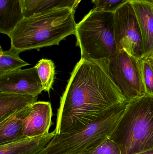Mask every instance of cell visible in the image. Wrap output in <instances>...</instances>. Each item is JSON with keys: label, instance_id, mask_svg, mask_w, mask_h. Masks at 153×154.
Here are the masks:
<instances>
[{"label": "cell", "instance_id": "6da1fadb", "mask_svg": "<svg viewBox=\"0 0 153 154\" xmlns=\"http://www.w3.org/2000/svg\"><path fill=\"white\" fill-rule=\"evenodd\" d=\"M126 101L109 75L107 59L95 61L81 58L71 73L60 99L56 134L83 128Z\"/></svg>", "mask_w": 153, "mask_h": 154}, {"label": "cell", "instance_id": "ac0fdd59", "mask_svg": "<svg viewBox=\"0 0 153 154\" xmlns=\"http://www.w3.org/2000/svg\"><path fill=\"white\" fill-rule=\"evenodd\" d=\"M146 95L153 96V67L149 57L140 59Z\"/></svg>", "mask_w": 153, "mask_h": 154}, {"label": "cell", "instance_id": "8992f818", "mask_svg": "<svg viewBox=\"0 0 153 154\" xmlns=\"http://www.w3.org/2000/svg\"><path fill=\"white\" fill-rule=\"evenodd\" d=\"M109 75L127 101L146 95L140 59L124 50L107 59Z\"/></svg>", "mask_w": 153, "mask_h": 154}, {"label": "cell", "instance_id": "9c48e42d", "mask_svg": "<svg viewBox=\"0 0 153 154\" xmlns=\"http://www.w3.org/2000/svg\"><path fill=\"white\" fill-rule=\"evenodd\" d=\"M53 116L51 103L37 101L31 105L29 114L24 119L23 134L25 137H35L49 133Z\"/></svg>", "mask_w": 153, "mask_h": 154}, {"label": "cell", "instance_id": "ffe728a7", "mask_svg": "<svg viewBox=\"0 0 153 154\" xmlns=\"http://www.w3.org/2000/svg\"><path fill=\"white\" fill-rule=\"evenodd\" d=\"M131 0H91L94 8L114 13L118 9Z\"/></svg>", "mask_w": 153, "mask_h": 154}, {"label": "cell", "instance_id": "7c38bea8", "mask_svg": "<svg viewBox=\"0 0 153 154\" xmlns=\"http://www.w3.org/2000/svg\"><path fill=\"white\" fill-rule=\"evenodd\" d=\"M31 105L19 110L0 122V145L27 137L23 134V121L29 114Z\"/></svg>", "mask_w": 153, "mask_h": 154}, {"label": "cell", "instance_id": "8fae6325", "mask_svg": "<svg viewBox=\"0 0 153 154\" xmlns=\"http://www.w3.org/2000/svg\"><path fill=\"white\" fill-rule=\"evenodd\" d=\"M55 135L54 130L44 135L25 137L0 145V154H37L47 146Z\"/></svg>", "mask_w": 153, "mask_h": 154}, {"label": "cell", "instance_id": "3957f363", "mask_svg": "<svg viewBox=\"0 0 153 154\" xmlns=\"http://www.w3.org/2000/svg\"><path fill=\"white\" fill-rule=\"evenodd\" d=\"M110 138L120 154H140L153 150V96L129 101Z\"/></svg>", "mask_w": 153, "mask_h": 154}, {"label": "cell", "instance_id": "52a82bcc", "mask_svg": "<svg viewBox=\"0 0 153 154\" xmlns=\"http://www.w3.org/2000/svg\"><path fill=\"white\" fill-rule=\"evenodd\" d=\"M114 14V34L117 51L124 50L140 59L143 57V41L136 15L129 2Z\"/></svg>", "mask_w": 153, "mask_h": 154}, {"label": "cell", "instance_id": "5b68a950", "mask_svg": "<svg viewBox=\"0 0 153 154\" xmlns=\"http://www.w3.org/2000/svg\"><path fill=\"white\" fill-rule=\"evenodd\" d=\"M75 35L81 58L103 60L117 51L112 13L93 8L77 23Z\"/></svg>", "mask_w": 153, "mask_h": 154}, {"label": "cell", "instance_id": "d6986e66", "mask_svg": "<svg viewBox=\"0 0 153 154\" xmlns=\"http://www.w3.org/2000/svg\"><path fill=\"white\" fill-rule=\"evenodd\" d=\"M83 154H120L117 145L108 137L93 149Z\"/></svg>", "mask_w": 153, "mask_h": 154}, {"label": "cell", "instance_id": "2e32d148", "mask_svg": "<svg viewBox=\"0 0 153 154\" xmlns=\"http://www.w3.org/2000/svg\"><path fill=\"white\" fill-rule=\"evenodd\" d=\"M41 81L43 91L49 93L54 80V64L51 60L42 59L35 66Z\"/></svg>", "mask_w": 153, "mask_h": 154}, {"label": "cell", "instance_id": "7402d4cb", "mask_svg": "<svg viewBox=\"0 0 153 154\" xmlns=\"http://www.w3.org/2000/svg\"><path fill=\"white\" fill-rule=\"evenodd\" d=\"M149 58H150V60H151V63H152V65L153 67V53L151 55V56H150V57H149Z\"/></svg>", "mask_w": 153, "mask_h": 154}, {"label": "cell", "instance_id": "ba28073f", "mask_svg": "<svg viewBox=\"0 0 153 154\" xmlns=\"http://www.w3.org/2000/svg\"><path fill=\"white\" fill-rule=\"evenodd\" d=\"M35 66L19 69L0 75V92L38 96L43 91Z\"/></svg>", "mask_w": 153, "mask_h": 154}, {"label": "cell", "instance_id": "7a4b0ae2", "mask_svg": "<svg viewBox=\"0 0 153 154\" xmlns=\"http://www.w3.org/2000/svg\"><path fill=\"white\" fill-rule=\"evenodd\" d=\"M75 12L58 8L24 17L9 35L11 47L21 53L59 45L66 37L75 34Z\"/></svg>", "mask_w": 153, "mask_h": 154}, {"label": "cell", "instance_id": "30bf717a", "mask_svg": "<svg viewBox=\"0 0 153 154\" xmlns=\"http://www.w3.org/2000/svg\"><path fill=\"white\" fill-rule=\"evenodd\" d=\"M129 2L142 33L143 57H149L153 53V0H131Z\"/></svg>", "mask_w": 153, "mask_h": 154}, {"label": "cell", "instance_id": "e0dca14e", "mask_svg": "<svg viewBox=\"0 0 153 154\" xmlns=\"http://www.w3.org/2000/svg\"><path fill=\"white\" fill-rule=\"evenodd\" d=\"M81 1L82 0H46L33 11L31 15L34 14L58 8H68L75 11L78 5Z\"/></svg>", "mask_w": 153, "mask_h": 154}, {"label": "cell", "instance_id": "44dd1931", "mask_svg": "<svg viewBox=\"0 0 153 154\" xmlns=\"http://www.w3.org/2000/svg\"><path fill=\"white\" fill-rule=\"evenodd\" d=\"M46 0H23L25 17L31 15L34 11Z\"/></svg>", "mask_w": 153, "mask_h": 154}, {"label": "cell", "instance_id": "4fadbf2b", "mask_svg": "<svg viewBox=\"0 0 153 154\" xmlns=\"http://www.w3.org/2000/svg\"><path fill=\"white\" fill-rule=\"evenodd\" d=\"M25 17L23 0H0V32L9 36Z\"/></svg>", "mask_w": 153, "mask_h": 154}, {"label": "cell", "instance_id": "9a60e30c", "mask_svg": "<svg viewBox=\"0 0 153 154\" xmlns=\"http://www.w3.org/2000/svg\"><path fill=\"white\" fill-rule=\"evenodd\" d=\"M20 52L11 47L8 51H4L0 48V75L22 68L29 66L28 62L20 58Z\"/></svg>", "mask_w": 153, "mask_h": 154}, {"label": "cell", "instance_id": "5bb4252c", "mask_svg": "<svg viewBox=\"0 0 153 154\" xmlns=\"http://www.w3.org/2000/svg\"><path fill=\"white\" fill-rule=\"evenodd\" d=\"M38 96L0 92V122L37 102Z\"/></svg>", "mask_w": 153, "mask_h": 154}, {"label": "cell", "instance_id": "277c9868", "mask_svg": "<svg viewBox=\"0 0 153 154\" xmlns=\"http://www.w3.org/2000/svg\"><path fill=\"white\" fill-rule=\"evenodd\" d=\"M128 103L126 101L115 107L83 128L56 134L37 154H83L93 149L111 136Z\"/></svg>", "mask_w": 153, "mask_h": 154}]
</instances>
